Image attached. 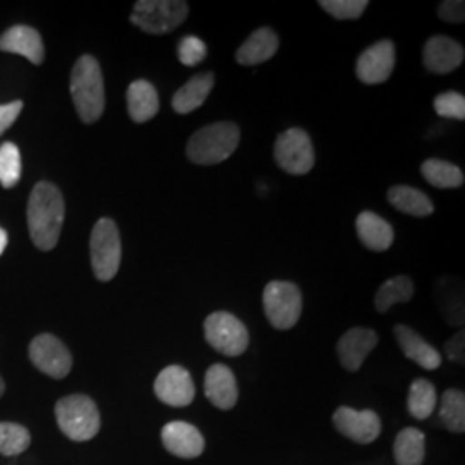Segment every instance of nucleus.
<instances>
[{
  "label": "nucleus",
  "instance_id": "nucleus-2",
  "mask_svg": "<svg viewBox=\"0 0 465 465\" xmlns=\"http://www.w3.org/2000/svg\"><path fill=\"white\" fill-rule=\"evenodd\" d=\"M71 97L80 119L97 123L105 109V90L102 69L95 57L82 55L71 71Z\"/></svg>",
  "mask_w": 465,
  "mask_h": 465
},
{
  "label": "nucleus",
  "instance_id": "nucleus-31",
  "mask_svg": "<svg viewBox=\"0 0 465 465\" xmlns=\"http://www.w3.org/2000/svg\"><path fill=\"white\" fill-rule=\"evenodd\" d=\"M21 178V153L15 143L5 142L0 145V184L13 188Z\"/></svg>",
  "mask_w": 465,
  "mask_h": 465
},
{
  "label": "nucleus",
  "instance_id": "nucleus-12",
  "mask_svg": "<svg viewBox=\"0 0 465 465\" xmlns=\"http://www.w3.org/2000/svg\"><path fill=\"white\" fill-rule=\"evenodd\" d=\"M334 428L351 441L367 445L378 440L381 432V420L374 411H353L350 407H340L332 416Z\"/></svg>",
  "mask_w": 465,
  "mask_h": 465
},
{
  "label": "nucleus",
  "instance_id": "nucleus-36",
  "mask_svg": "<svg viewBox=\"0 0 465 465\" xmlns=\"http://www.w3.org/2000/svg\"><path fill=\"white\" fill-rule=\"evenodd\" d=\"M21 111H23V102L21 100L0 105V136L16 123Z\"/></svg>",
  "mask_w": 465,
  "mask_h": 465
},
{
  "label": "nucleus",
  "instance_id": "nucleus-19",
  "mask_svg": "<svg viewBox=\"0 0 465 465\" xmlns=\"http://www.w3.org/2000/svg\"><path fill=\"white\" fill-rule=\"evenodd\" d=\"M395 338L399 341V347L403 355L411 361H414L417 366L426 371H436L441 366V355L440 351L431 347L420 334H417L409 326L399 324L395 326Z\"/></svg>",
  "mask_w": 465,
  "mask_h": 465
},
{
  "label": "nucleus",
  "instance_id": "nucleus-30",
  "mask_svg": "<svg viewBox=\"0 0 465 465\" xmlns=\"http://www.w3.org/2000/svg\"><path fill=\"white\" fill-rule=\"evenodd\" d=\"M32 443L30 431L15 422H0V455L15 457L28 450Z\"/></svg>",
  "mask_w": 465,
  "mask_h": 465
},
{
  "label": "nucleus",
  "instance_id": "nucleus-11",
  "mask_svg": "<svg viewBox=\"0 0 465 465\" xmlns=\"http://www.w3.org/2000/svg\"><path fill=\"white\" fill-rule=\"evenodd\" d=\"M395 67V45L391 40H381L364 50L359 59L355 73L366 84H384Z\"/></svg>",
  "mask_w": 465,
  "mask_h": 465
},
{
  "label": "nucleus",
  "instance_id": "nucleus-20",
  "mask_svg": "<svg viewBox=\"0 0 465 465\" xmlns=\"http://www.w3.org/2000/svg\"><path fill=\"white\" fill-rule=\"evenodd\" d=\"M280 49V38L271 28H259L250 35L236 52V61L242 66H257L274 57Z\"/></svg>",
  "mask_w": 465,
  "mask_h": 465
},
{
  "label": "nucleus",
  "instance_id": "nucleus-4",
  "mask_svg": "<svg viewBox=\"0 0 465 465\" xmlns=\"http://www.w3.org/2000/svg\"><path fill=\"white\" fill-rule=\"evenodd\" d=\"M61 431L73 441H88L100 431V414L95 401L86 395H69L55 405Z\"/></svg>",
  "mask_w": 465,
  "mask_h": 465
},
{
  "label": "nucleus",
  "instance_id": "nucleus-9",
  "mask_svg": "<svg viewBox=\"0 0 465 465\" xmlns=\"http://www.w3.org/2000/svg\"><path fill=\"white\" fill-rule=\"evenodd\" d=\"M276 164L284 173L303 176L316 164V152L311 136L300 128H290L276 138L274 143Z\"/></svg>",
  "mask_w": 465,
  "mask_h": 465
},
{
  "label": "nucleus",
  "instance_id": "nucleus-17",
  "mask_svg": "<svg viewBox=\"0 0 465 465\" xmlns=\"http://www.w3.org/2000/svg\"><path fill=\"white\" fill-rule=\"evenodd\" d=\"M0 50L26 57L35 66H40L45 57L44 40L32 26L17 25L0 35Z\"/></svg>",
  "mask_w": 465,
  "mask_h": 465
},
{
  "label": "nucleus",
  "instance_id": "nucleus-32",
  "mask_svg": "<svg viewBox=\"0 0 465 465\" xmlns=\"http://www.w3.org/2000/svg\"><path fill=\"white\" fill-rule=\"evenodd\" d=\"M319 5L332 17L347 21L359 19L366 13L369 2L367 0H321Z\"/></svg>",
  "mask_w": 465,
  "mask_h": 465
},
{
  "label": "nucleus",
  "instance_id": "nucleus-25",
  "mask_svg": "<svg viewBox=\"0 0 465 465\" xmlns=\"http://www.w3.org/2000/svg\"><path fill=\"white\" fill-rule=\"evenodd\" d=\"M393 455L399 465H422L426 457V436L416 428H405L399 432Z\"/></svg>",
  "mask_w": 465,
  "mask_h": 465
},
{
  "label": "nucleus",
  "instance_id": "nucleus-39",
  "mask_svg": "<svg viewBox=\"0 0 465 465\" xmlns=\"http://www.w3.org/2000/svg\"><path fill=\"white\" fill-rule=\"evenodd\" d=\"M4 390H5V386H4V381H2V378H0V397H2V393H4Z\"/></svg>",
  "mask_w": 465,
  "mask_h": 465
},
{
  "label": "nucleus",
  "instance_id": "nucleus-37",
  "mask_svg": "<svg viewBox=\"0 0 465 465\" xmlns=\"http://www.w3.org/2000/svg\"><path fill=\"white\" fill-rule=\"evenodd\" d=\"M447 355L451 362L464 364V331L457 332L445 345Z\"/></svg>",
  "mask_w": 465,
  "mask_h": 465
},
{
  "label": "nucleus",
  "instance_id": "nucleus-16",
  "mask_svg": "<svg viewBox=\"0 0 465 465\" xmlns=\"http://www.w3.org/2000/svg\"><path fill=\"white\" fill-rule=\"evenodd\" d=\"M163 443L169 453L180 459H197L205 449L199 430L183 420L169 422L163 428Z\"/></svg>",
  "mask_w": 465,
  "mask_h": 465
},
{
  "label": "nucleus",
  "instance_id": "nucleus-22",
  "mask_svg": "<svg viewBox=\"0 0 465 465\" xmlns=\"http://www.w3.org/2000/svg\"><path fill=\"white\" fill-rule=\"evenodd\" d=\"M214 86V74L213 73H200L188 80L186 84L174 94L173 97V109L178 114H190L197 111L200 105L211 95Z\"/></svg>",
  "mask_w": 465,
  "mask_h": 465
},
{
  "label": "nucleus",
  "instance_id": "nucleus-13",
  "mask_svg": "<svg viewBox=\"0 0 465 465\" xmlns=\"http://www.w3.org/2000/svg\"><path fill=\"white\" fill-rule=\"evenodd\" d=\"M157 399L169 407H186L195 399L192 374L182 366H169L161 371L153 382Z\"/></svg>",
  "mask_w": 465,
  "mask_h": 465
},
{
  "label": "nucleus",
  "instance_id": "nucleus-29",
  "mask_svg": "<svg viewBox=\"0 0 465 465\" xmlns=\"http://www.w3.org/2000/svg\"><path fill=\"white\" fill-rule=\"evenodd\" d=\"M440 419L451 432L465 431V397L459 390H447L440 403Z\"/></svg>",
  "mask_w": 465,
  "mask_h": 465
},
{
  "label": "nucleus",
  "instance_id": "nucleus-38",
  "mask_svg": "<svg viewBox=\"0 0 465 465\" xmlns=\"http://www.w3.org/2000/svg\"><path fill=\"white\" fill-rule=\"evenodd\" d=\"M5 247H7V232L0 228V255L4 253Z\"/></svg>",
  "mask_w": 465,
  "mask_h": 465
},
{
  "label": "nucleus",
  "instance_id": "nucleus-8",
  "mask_svg": "<svg viewBox=\"0 0 465 465\" xmlns=\"http://www.w3.org/2000/svg\"><path fill=\"white\" fill-rule=\"evenodd\" d=\"M203 332L207 343L223 355L238 357L249 349L247 326L230 312L219 311L205 319Z\"/></svg>",
  "mask_w": 465,
  "mask_h": 465
},
{
  "label": "nucleus",
  "instance_id": "nucleus-33",
  "mask_svg": "<svg viewBox=\"0 0 465 465\" xmlns=\"http://www.w3.org/2000/svg\"><path fill=\"white\" fill-rule=\"evenodd\" d=\"M436 114L449 119H465V97L459 92H445L434 99Z\"/></svg>",
  "mask_w": 465,
  "mask_h": 465
},
{
  "label": "nucleus",
  "instance_id": "nucleus-15",
  "mask_svg": "<svg viewBox=\"0 0 465 465\" xmlns=\"http://www.w3.org/2000/svg\"><path fill=\"white\" fill-rule=\"evenodd\" d=\"M378 341H380V336L369 328L349 330L340 338V341L336 345V351H338L341 366L350 372L359 371L364 364L367 355L376 349Z\"/></svg>",
  "mask_w": 465,
  "mask_h": 465
},
{
  "label": "nucleus",
  "instance_id": "nucleus-27",
  "mask_svg": "<svg viewBox=\"0 0 465 465\" xmlns=\"http://www.w3.org/2000/svg\"><path fill=\"white\" fill-rule=\"evenodd\" d=\"M414 282L407 276H397L382 282L374 297V307L378 312H388L395 303L409 302L414 297Z\"/></svg>",
  "mask_w": 465,
  "mask_h": 465
},
{
  "label": "nucleus",
  "instance_id": "nucleus-28",
  "mask_svg": "<svg viewBox=\"0 0 465 465\" xmlns=\"http://www.w3.org/2000/svg\"><path fill=\"white\" fill-rule=\"evenodd\" d=\"M436 403H438V395L431 381L419 378L412 382L409 390V399H407L411 416L416 417L419 420H424L434 412Z\"/></svg>",
  "mask_w": 465,
  "mask_h": 465
},
{
  "label": "nucleus",
  "instance_id": "nucleus-26",
  "mask_svg": "<svg viewBox=\"0 0 465 465\" xmlns=\"http://www.w3.org/2000/svg\"><path fill=\"white\" fill-rule=\"evenodd\" d=\"M420 173L424 180L436 188H460L464 184L462 169L443 159H428L422 163Z\"/></svg>",
  "mask_w": 465,
  "mask_h": 465
},
{
  "label": "nucleus",
  "instance_id": "nucleus-35",
  "mask_svg": "<svg viewBox=\"0 0 465 465\" xmlns=\"http://www.w3.org/2000/svg\"><path fill=\"white\" fill-rule=\"evenodd\" d=\"M438 15L447 23L462 25L465 19V2H462V0H445V2L440 4Z\"/></svg>",
  "mask_w": 465,
  "mask_h": 465
},
{
  "label": "nucleus",
  "instance_id": "nucleus-21",
  "mask_svg": "<svg viewBox=\"0 0 465 465\" xmlns=\"http://www.w3.org/2000/svg\"><path fill=\"white\" fill-rule=\"evenodd\" d=\"M355 228H357L359 240L369 250L384 252L393 245L395 234H393L391 224L386 219L378 216L376 213H371V211L361 213L355 221Z\"/></svg>",
  "mask_w": 465,
  "mask_h": 465
},
{
  "label": "nucleus",
  "instance_id": "nucleus-23",
  "mask_svg": "<svg viewBox=\"0 0 465 465\" xmlns=\"http://www.w3.org/2000/svg\"><path fill=\"white\" fill-rule=\"evenodd\" d=\"M128 113L134 123H147L159 113V95L155 86L147 80H136L128 86L126 92Z\"/></svg>",
  "mask_w": 465,
  "mask_h": 465
},
{
  "label": "nucleus",
  "instance_id": "nucleus-34",
  "mask_svg": "<svg viewBox=\"0 0 465 465\" xmlns=\"http://www.w3.org/2000/svg\"><path fill=\"white\" fill-rule=\"evenodd\" d=\"M207 57V45L195 35H188L180 40L178 59L184 66L193 67Z\"/></svg>",
  "mask_w": 465,
  "mask_h": 465
},
{
  "label": "nucleus",
  "instance_id": "nucleus-24",
  "mask_svg": "<svg viewBox=\"0 0 465 465\" xmlns=\"http://www.w3.org/2000/svg\"><path fill=\"white\" fill-rule=\"evenodd\" d=\"M388 202L403 214L414 217H428L434 213L431 199L412 186L397 184L388 190Z\"/></svg>",
  "mask_w": 465,
  "mask_h": 465
},
{
  "label": "nucleus",
  "instance_id": "nucleus-10",
  "mask_svg": "<svg viewBox=\"0 0 465 465\" xmlns=\"http://www.w3.org/2000/svg\"><path fill=\"white\" fill-rule=\"evenodd\" d=\"M34 366L54 380H63L71 372L73 357L66 345L54 334H38L30 345Z\"/></svg>",
  "mask_w": 465,
  "mask_h": 465
},
{
  "label": "nucleus",
  "instance_id": "nucleus-6",
  "mask_svg": "<svg viewBox=\"0 0 465 465\" xmlns=\"http://www.w3.org/2000/svg\"><path fill=\"white\" fill-rule=\"evenodd\" d=\"M186 16L188 4L182 0H138L132 23L145 34L166 35L183 25Z\"/></svg>",
  "mask_w": 465,
  "mask_h": 465
},
{
  "label": "nucleus",
  "instance_id": "nucleus-3",
  "mask_svg": "<svg viewBox=\"0 0 465 465\" xmlns=\"http://www.w3.org/2000/svg\"><path fill=\"white\" fill-rule=\"evenodd\" d=\"M240 143V128L234 123H214L192 134L186 155L193 164L214 166L230 159Z\"/></svg>",
  "mask_w": 465,
  "mask_h": 465
},
{
  "label": "nucleus",
  "instance_id": "nucleus-1",
  "mask_svg": "<svg viewBox=\"0 0 465 465\" xmlns=\"http://www.w3.org/2000/svg\"><path fill=\"white\" fill-rule=\"evenodd\" d=\"M66 214L61 190L49 182L35 184L28 200V230L36 249L49 252L59 242Z\"/></svg>",
  "mask_w": 465,
  "mask_h": 465
},
{
  "label": "nucleus",
  "instance_id": "nucleus-5",
  "mask_svg": "<svg viewBox=\"0 0 465 465\" xmlns=\"http://www.w3.org/2000/svg\"><path fill=\"white\" fill-rule=\"evenodd\" d=\"M121 257L123 245L117 224L109 217H102L90 236V259L95 278L104 282L114 280L121 266Z\"/></svg>",
  "mask_w": 465,
  "mask_h": 465
},
{
  "label": "nucleus",
  "instance_id": "nucleus-7",
  "mask_svg": "<svg viewBox=\"0 0 465 465\" xmlns=\"http://www.w3.org/2000/svg\"><path fill=\"white\" fill-rule=\"evenodd\" d=\"M264 311L272 328L286 331L292 330L302 316L303 299L295 282H271L264 288Z\"/></svg>",
  "mask_w": 465,
  "mask_h": 465
},
{
  "label": "nucleus",
  "instance_id": "nucleus-14",
  "mask_svg": "<svg viewBox=\"0 0 465 465\" xmlns=\"http://www.w3.org/2000/svg\"><path fill=\"white\" fill-rule=\"evenodd\" d=\"M465 50L445 35H434L424 45V66L434 74H449L464 63Z\"/></svg>",
  "mask_w": 465,
  "mask_h": 465
},
{
  "label": "nucleus",
  "instance_id": "nucleus-18",
  "mask_svg": "<svg viewBox=\"0 0 465 465\" xmlns=\"http://www.w3.org/2000/svg\"><path fill=\"white\" fill-rule=\"evenodd\" d=\"M203 390L207 400L221 411H230L238 400V384L232 369L224 364H214L205 372Z\"/></svg>",
  "mask_w": 465,
  "mask_h": 465
}]
</instances>
